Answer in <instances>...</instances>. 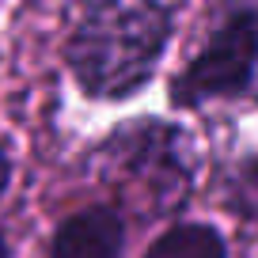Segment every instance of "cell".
Listing matches in <instances>:
<instances>
[{
    "label": "cell",
    "instance_id": "cell-1",
    "mask_svg": "<svg viewBox=\"0 0 258 258\" xmlns=\"http://www.w3.org/2000/svg\"><path fill=\"white\" fill-rule=\"evenodd\" d=\"M175 27L171 0H76L61 64L88 103H129L160 76Z\"/></svg>",
    "mask_w": 258,
    "mask_h": 258
},
{
    "label": "cell",
    "instance_id": "cell-2",
    "mask_svg": "<svg viewBox=\"0 0 258 258\" xmlns=\"http://www.w3.org/2000/svg\"><path fill=\"white\" fill-rule=\"evenodd\" d=\"M84 171L129 209L133 224L175 220L198 190V156L190 129L175 118H137L118 121L84 152Z\"/></svg>",
    "mask_w": 258,
    "mask_h": 258
},
{
    "label": "cell",
    "instance_id": "cell-3",
    "mask_svg": "<svg viewBox=\"0 0 258 258\" xmlns=\"http://www.w3.org/2000/svg\"><path fill=\"white\" fill-rule=\"evenodd\" d=\"M167 106H258V0H202V27L167 76Z\"/></svg>",
    "mask_w": 258,
    "mask_h": 258
},
{
    "label": "cell",
    "instance_id": "cell-4",
    "mask_svg": "<svg viewBox=\"0 0 258 258\" xmlns=\"http://www.w3.org/2000/svg\"><path fill=\"white\" fill-rule=\"evenodd\" d=\"M133 217L118 198H99L84 202L57 217L49 232V258H125L129 235H133Z\"/></svg>",
    "mask_w": 258,
    "mask_h": 258
},
{
    "label": "cell",
    "instance_id": "cell-5",
    "mask_svg": "<svg viewBox=\"0 0 258 258\" xmlns=\"http://www.w3.org/2000/svg\"><path fill=\"white\" fill-rule=\"evenodd\" d=\"M141 258H232V247L213 220L178 217L163 232H156Z\"/></svg>",
    "mask_w": 258,
    "mask_h": 258
},
{
    "label": "cell",
    "instance_id": "cell-6",
    "mask_svg": "<svg viewBox=\"0 0 258 258\" xmlns=\"http://www.w3.org/2000/svg\"><path fill=\"white\" fill-rule=\"evenodd\" d=\"M213 198H217V205L232 220H239L247 228H258V148L228 160L217 171Z\"/></svg>",
    "mask_w": 258,
    "mask_h": 258
},
{
    "label": "cell",
    "instance_id": "cell-7",
    "mask_svg": "<svg viewBox=\"0 0 258 258\" xmlns=\"http://www.w3.org/2000/svg\"><path fill=\"white\" fill-rule=\"evenodd\" d=\"M12 186H16V152H12L8 141L0 137V205L12 194Z\"/></svg>",
    "mask_w": 258,
    "mask_h": 258
},
{
    "label": "cell",
    "instance_id": "cell-8",
    "mask_svg": "<svg viewBox=\"0 0 258 258\" xmlns=\"http://www.w3.org/2000/svg\"><path fill=\"white\" fill-rule=\"evenodd\" d=\"M0 258H12V239H8L4 228H0Z\"/></svg>",
    "mask_w": 258,
    "mask_h": 258
}]
</instances>
